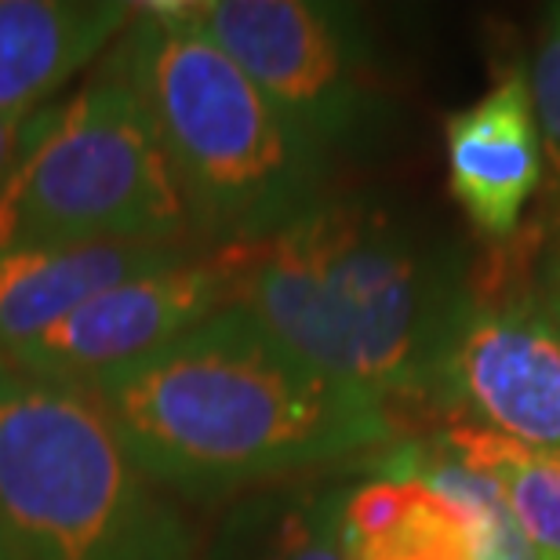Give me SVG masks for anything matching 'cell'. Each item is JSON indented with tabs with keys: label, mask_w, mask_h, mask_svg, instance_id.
Returning <instances> with one entry per match:
<instances>
[{
	"label": "cell",
	"mask_w": 560,
	"mask_h": 560,
	"mask_svg": "<svg viewBox=\"0 0 560 560\" xmlns=\"http://www.w3.org/2000/svg\"><path fill=\"white\" fill-rule=\"evenodd\" d=\"M447 186L488 241H510L542 183V145L528 77L506 70L477 103L444 120Z\"/></svg>",
	"instance_id": "9"
},
{
	"label": "cell",
	"mask_w": 560,
	"mask_h": 560,
	"mask_svg": "<svg viewBox=\"0 0 560 560\" xmlns=\"http://www.w3.org/2000/svg\"><path fill=\"white\" fill-rule=\"evenodd\" d=\"M248 244L200 248L95 291L59 324L4 357L44 378L88 386L183 339L237 302Z\"/></svg>",
	"instance_id": "8"
},
{
	"label": "cell",
	"mask_w": 560,
	"mask_h": 560,
	"mask_svg": "<svg viewBox=\"0 0 560 560\" xmlns=\"http://www.w3.org/2000/svg\"><path fill=\"white\" fill-rule=\"evenodd\" d=\"M335 535L346 560H480L477 524L405 477L335 488Z\"/></svg>",
	"instance_id": "12"
},
{
	"label": "cell",
	"mask_w": 560,
	"mask_h": 560,
	"mask_svg": "<svg viewBox=\"0 0 560 560\" xmlns=\"http://www.w3.org/2000/svg\"><path fill=\"white\" fill-rule=\"evenodd\" d=\"M106 241L197 244L153 120L114 62L33 114L4 208V248Z\"/></svg>",
	"instance_id": "5"
},
{
	"label": "cell",
	"mask_w": 560,
	"mask_h": 560,
	"mask_svg": "<svg viewBox=\"0 0 560 560\" xmlns=\"http://www.w3.org/2000/svg\"><path fill=\"white\" fill-rule=\"evenodd\" d=\"M109 62L153 120L200 248L255 244L331 194V156L183 4H139Z\"/></svg>",
	"instance_id": "3"
},
{
	"label": "cell",
	"mask_w": 560,
	"mask_h": 560,
	"mask_svg": "<svg viewBox=\"0 0 560 560\" xmlns=\"http://www.w3.org/2000/svg\"><path fill=\"white\" fill-rule=\"evenodd\" d=\"M0 560H19L15 546H11V539H8V532H4V528H0Z\"/></svg>",
	"instance_id": "18"
},
{
	"label": "cell",
	"mask_w": 560,
	"mask_h": 560,
	"mask_svg": "<svg viewBox=\"0 0 560 560\" xmlns=\"http://www.w3.org/2000/svg\"><path fill=\"white\" fill-rule=\"evenodd\" d=\"M81 389L156 488L197 502L378 455L405 436L397 411L313 372L241 306Z\"/></svg>",
	"instance_id": "1"
},
{
	"label": "cell",
	"mask_w": 560,
	"mask_h": 560,
	"mask_svg": "<svg viewBox=\"0 0 560 560\" xmlns=\"http://www.w3.org/2000/svg\"><path fill=\"white\" fill-rule=\"evenodd\" d=\"M183 11L328 156L386 136L394 103L357 11L320 0H183Z\"/></svg>",
	"instance_id": "6"
},
{
	"label": "cell",
	"mask_w": 560,
	"mask_h": 560,
	"mask_svg": "<svg viewBox=\"0 0 560 560\" xmlns=\"http://www.w3.org/2000/svg\"><path fill=\"white\" fill-rule=\"evenodd\" d=\"M136 15L120 0H0V114H37Z\"/></svg>",
	"instance_id": "11"
},
{
	"label": "cell",
	"mask_w": 560,
	"mask_h": 560,
	"mask_svg": "<svg viewBox=\"0 0 560 560\" xmlns=\"http://www.w3.org/2000/svg\"><path fill=\"white\" fill-rule=\"evenodd\" d=\"M539 299L546 313H550V320L560 328V244H553V255L546 262V277L539 280Z\"/></svg>",
	"instance_id": "17"
},
{
	"label": "cell",
	"mask_w": 560,
	"mask_h": 560,
	"mask_svg": "<svg viewBox=\"0 0 560 560\" xmlns=\"http://www.w3.org/2000/svg\"><path fill=\"white\" fill-rule=\"evenodd\" d=\"M0 528L19 560H200L175 495L81 386L0 353Z\"/></svg>",
	"instance_id": "4"
},
{
	"label": "cell",
	"mask_w": 560,
	"mask_h": 560,
	"mask_svg": "<svg viewBox=\"0 0 560 560\" xmlns=\"http://www.w3.org/2000/svg\"><path fill=\"white\" fill-rule=\"evenodd\" d=\"M436 436L458 463L502 488L535 557L560 560V458L477 425H441Z\"/></svg>",
	"instance_id": "13"
},
{
	"label": "cell",
	"mask_w": 560,
	"mask_h": 560,
	"mask_svg": "<svg viewBox=\"0 0 560 560\" xmlns=\"http://www.w3.org/2000/svg\"><path fill=\"white\" fill-rule=\"evenodd\" d=\"M200 560H346L331 491H284L230 513Z\"/></svg>",
	"instance_id": "14"
},
{
	"label": "cell",
	"mask_w": 560,
	"mask_h": 560,
	"mask_svg": "<svg viewBox=\"0 0 560 560\" xmlns=\"http://www.w3.org/2000/svg\"><path fill=\"white\" fill-rule=\"evenodd\" d=\"M474 262L375 197L328 194L248 244L237 302L313 372L397 411H433Z\"/></svg>",
	"instance_id": "2"
},
{
	"label": "cell",
	"mask_w": 560,
	"mask_h": 560,
	"mask_svg": "<svg viewBox=\"0 0 560 560\" xmlns=\"http://www.w3.org/2000/svg\"><path fill=\"white\" fill-rule=\"evenodd\" d=\"M33 114H0V248H4V208H8V189L15 178L22 142L30 136Z\"/></svg>",
	"instance_id": "16"
},
{
	"label": "cell",
	"mask_w": 560,
	"mask_h": 560,
	"mask_svg": "<svg viewBox=\"0 0 560 560\" xmlns=\"http://www.w3.org/2000/svg\"><path fill=\"white\" fill-rule=\"evenodd\" d=\"M200 252L197 244H11L0 248V353L33 342L95 291Z\"/></svg>",
	"instance_id": "10"
},
{
	"label": "cell",
	"mask_w": 560,
	"mask_h": 560,
	"mask_svg": "<svg viewBox=\"0 0 560 560\" xmlns=\"http://www.w3.org/2000/svg\"><path fill=\"white\" fill-rule=\"evenodd\" d=\"M528 95L535 109V128L542 145V172L550 175V189L560 211V4L550 8L542 22L539 44L528 70Z\"/></svg>",
	"instance_id": "15"
},
{
	"label": "cell",
	"mask_w": 560,
	"mask_h": 560,
	"mask_svg": "<svg viewBox=\"0 0 560 560\" xmlns=\"http://www.w3.org/2000/svg\"><path fill=\"white\" fill-rule=\"evenodd\" d=\"M524 277V248H502L469 270V299L447 342L433 416L560 458V328Z\"/></svg>",
	"instance_id": "7"
}]
</instances>
